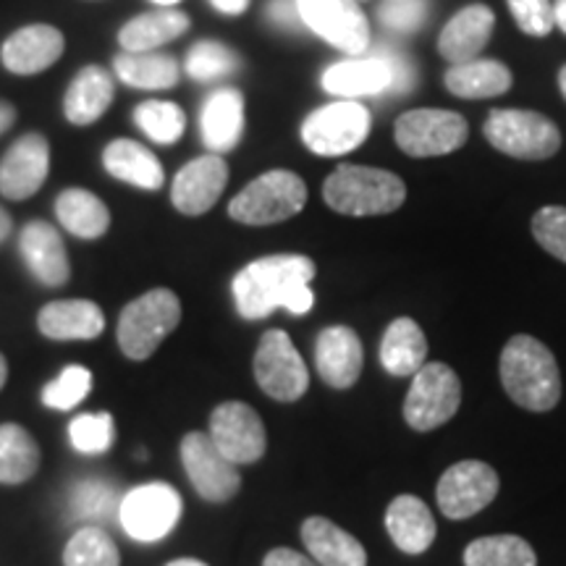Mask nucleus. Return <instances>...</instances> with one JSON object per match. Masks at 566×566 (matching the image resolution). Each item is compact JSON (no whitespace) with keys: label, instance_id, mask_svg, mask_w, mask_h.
Here are the masks:
<instances>
[{"label":"nucleus","instance_id":"obj_1","mask_svg":"<svg viewBox=\"0 0 566 566\" xmlns=\"http://www.w3.org/2000/svg\"><path fill=\"white\" fill-rule=\"evenodd\" d=\"M313 279L315 263L304 254L260 258L233 275V304L244 321H263L279 307L292 315H307L315 307L310 289Z\"/></svg>","mask_w":566,"mask_h":566},{"label":"nucleus","instance_id":"obj_2","mask_svg":"<svg viewBox=\"0 0 566 566\" xmlns=\"http://www.w3.org/2000/svg\"><path fill=\"white\" fill-rule=\"evenodd\" d=\"M501 384L514 405L530 412H548L562 399V373L554 352L527 334L512 336L501 352Z\"/></svg>","mask_w":566,"mask_h":566},{"label":"nucleus","instance_id":"obj_3","mask_svg":"<svg viewBox=\"0 0 566 566\" xmlns=\"http://www.w3.org/2000/svg\"><path fill=\"white\" fill-rule=\"evenodd\" d=\"M325 205L342 216H388L407 200L399 176L370 166H338L323 184Z\"/></svg>","mask_w":566,"mask_h":566},{"label":"nucleus","instance_id":"obj_4","mask_svg":"<svg viewBox=\"0 0 566 566\" xmlns=\"http://www.w3.org/2000/svg\"><path fill=\"white\" fill-rule=\"evenodd\" d=\"M181 321V302L171 289H153L126 304L118 317L116 338L134 363L150 359L155 349Z\"/></svg>","mask_w":566,"mask_h":566},{"label":"nucleus","instance_id":"obj_5","mask_svg":"<svg viewBox=\"0 0 566 566\" xmlns=\"http://www.w3.org/2000/svg\"><path fill=\"white\" fill-rule=\"evenodd\" d=\"M307 202V184L294 171H268L229 202V216L244 226H273L300 216Z\"/></svg>","mask_w":566,"mask_h":566},{"label":"nucleus","instance_id":"obj_6","mask_svg":"<svg viewBox=\"0 0 566 566\" xmlns=\"http://www.w3.org/2000/svg\"><path fill=\"white\" fill-rule=\"evenodd\" d=\"M483 134L495 150L520 160H548L562 147L558 126L535 111H491Z\"/></svg>","mask_w":566,"mask_h":566},{"label":"nucleus","instance_id":"obj_7","mask_svg":"<svg viewBox=\"0 0 566 566\" xmlns=\"http://www.w3.org/2000/svg\"><path fill=\"white\" fill-rule=\"evenodd\" d=\"M462 405V384L457 373L443 363H424L412 375L405 399V420L409 428L428 433L446 424Z\"/></svg>","mask_w":566,"mask_h":566},{"label":"nucleus","instance_id":"obj_8","mask_svg":"<svg viewBox=\"0 0 566 566\" xmlns=\"http://www.w3.org/2000/svg\"><path fill=\"white\" fill-rule=\"evenodd\" d=\"M396 145L409 158H438L459 150L470 137V124L454 111L417 108L396 118Z\"/></svg>","mask_w":566,"mask_h":566},{"label":"nucleus","instance_id":"obj_9","mask_svg":"<svg viewBox=\"0 0 566 566\" xmlns=\"http://www.w3.org/2000/svg\"><path fill=\"white\" fill-rule=\"evenodd\" d=\"M370 111L357 101L328 103L310 113L302 124V139L307 150L323 158H336L357 150L370 134Z\"/></svg>","mask_w":566,"mask_h":566},{"label":"nucleus","instance_id":"obj_10","mask_svg":"<svg viewBox=\"0 0 566 566\" xmlns=\"http://www.w3.org/2000/svg\"><path fill=\"white\" fill-rule=\"evenodd\" d=\"M118 520L132 541L158 543L179 525L181 495L166 483L137 485L122 499Z\"/></svg>","mask_w":566,"mask_h":566},{"label":"nucleus","instance_id":"obj_11","mask_svg":"<svg viewBox=\"0 0 566 566\" xmlns=\"http://www.w3.org/2000/svg\"><path fill=\"white\" fill-rule=\"evenodd\" d=\"M254 380L275 401H296L307 394L310 370L286 331H268L254 352Z\"/></svg>","mask_w":566,"mask_h":566},{"label":"nucleus","instance_id":"obj_12","mask_svg":"<svg viewBox=\"0 0 566 566\" xmlns=\"http://www.w3.org/2000/svg\"><path fill=\"white\" fill-rule=\"evenodd\" d=\"M307 30L349 55L370 48V21L354 0H296Z\"/></svg>","mask_w":566,"mask_h":566},{"label":"nucleus","instance_id":"obj_13","mask_svg":"<svg viewBox=\"0 0 566 566\" xmlns=\"http://www.w3.org/2000/svg\"><path fill=\"white\" fill-rule=\"evenodd\" d=\"M181 462L197 495L210 504H223L242 488L237 464L229 462L208 433H189L181 441Z\"/></svg>","mask_w":566,"mask_h":566},{"label":"nucleus","instance_id":"obj_14","mask_svg":"<svg viewBox=\"0 0 566 566\" xmlns=\"http://www.w3.org/2000/svg\"><path fill=\"white\" fill-rule=\"evenodd\" d=\"M438 506L449 520H470L499 495V475L478 459L451 464L438 480Z\"/></svg>","mask_w":566,"mask_h":566},{"label":"nucleus","instance_id":"obj_15","mask_svg":"<svg viewBox=\"0 0 566 566\" xmlns=\"http://www.w3.org/2000/svg\"><path fill=\"white\" fill-rule=\"evenodd\" d=\"M218 451L233 464L260 462L268 449L265 424L244 401H223L212 409L210 433Z\"/></svg>","mask_w":566,"mask_h":566},{"label":"nucleus","instance_id":"obj_16","mask_svg":"<svg viewBox=\"0 0 566 566\" xmlns=\"http://www.w3.org/2000/svg\"><path fill=\"white\" fill-rule=\"evenodd\" d=\"M51 147L42 134H24L0 160V195L6 200H30L48 179Z\"/></svg>","mask_w":566,"mask_h":566},{"label":"nucleus","instance_id":"obj_17","mask_svg":"<svg viewBox=\"0 0 566 566\" xmlns=\"http://www.w3.org/2000/svg\"><path fill=\"white\" fill-rule=\"evenodd\" d=\"M323 90L338 97V101L388 95V92H394V66L378 48L373 55H357V59L334 63L331 69H325Z\"/></svg>","mask_w":566,"mask_h":566},{"label":"nucleus","instance_id":"obj_18","mask_svg":"<svg viewBox=\"0 0 566 566\" xmlns=\"http://www.w3.org/2000/svg\"><path fill=\"white\" fill-rule=\"evenodd\" d=\"M229 184V166L221 155H202L176 174L171 187L174 208L184 216H202L221 200Z\"/></svg>","mask_w":566,"mask_h":566},{"label":"nucleus","instance_id":"obj_19","mask_svg":"<svg viewBox=\"0 0 566 566\" xmlns=\"http://www.w3.org/2000/svg\"><path fill=\"white\" fill-rule=\"evenodd\" d=\"M19 252L24 258L30 273L38 279L42 286L59 289L71 279V265L66 244H63L61 233L45 221H30L21 229Z\"/></svg>","mask_w":566,"mask_h":566},{"label":"nucleus","instance_id":"obj_20","mask_svg":"<svg viewBox=\"0 0 566 566\" xmlns=\"http://www.w3.org/2000/svg\"><path fill=\"white\" fill-rule=\"evenodd\" d=\"M365 352L359 336L346 325H331L315 342L317 375L331 388H352L363 373Z\"/></svg>","mask_w":566,"mask_h":566},{"label":"nucleus","instance_id":"obj_21","mask_svg":"<svg viewBox=\"0 0 566 566\" xmlns=\"http://www.w3.org/2000/svg\"><path fill=\"white\" fill-rule=\"evenodd\" d=\"M66 51V40L63 34L51 24H30L24 30L13 32L9 40L3 42V66L11 74L32 76L40 71L51 69L55 61Z\"/></svg>","mask_w":566,"mask_h":566},{"label":"nucleus","instance_id":"obj_22","mask_svg":"<svg viewBox=\"0 0 566 566\" xmlns=\"http://www.w3.org/2000/svg\"><path fill=\"white\" fill-rule=\"evenodd\" d=\"M495 27V13L488 9V6H467L454 17L449 19V24L441 30V38H438V53L443 55L446 61L454 63H467L475 61L483 53V48L491 42Z\"/></svg>","mask_w":566,"mask_h":566},{"label":"nucleus","instance_id":"obj_23","mask_svg":"<svg viewBox=\"0 0 566 566\" xmlns=\"http://www.w3.org/2000/svg\"><path fill=\"white\" fill-rule=\"evenodd\" d=\"M38 328L53 342H92L103 334L105 315L95 302L59 300L40 310Z\"/></svg>","mask_w":566,"mask_h":566},{"label":"nucleus","instance_id":"obj_24","mask_svg":"<svg viewBox=\"0 0 566 566\" xmlns=\"http://www.w3.org/2000/svg\"><path fill=\"white\" fill-rule=\"evenodd\" d=\"M200 129L205 145L212 153H231L244 134V97L233 87L216 90L205 101L200 113Z\"/></svg>","mask_w":566,"mask_h":566},{"label":"nucleus","instance_id":"obj_25","mask_svg":"<svg viewBox=\"0 0 566 566\" xmlns=\"http://www.w3.org/2000/svg\"><path fill=\"white\" fill-rule=\"evenodd\" d=\"M302 543L321 566H367L363 543L325 516L304 520Z\"/></svg>","mask_w":566,"mask_h":566},{"label":"nucleus","instance_id":"obj_26","mask_svg":"<svg viewBox=\"0 0 566 566\" xmlns=\"http://www.w3.org/2000/svg\"><path fill=\"white\" fill-rule=\"evenodd\" d=\"M386 530L405 554H424L436 541V520L417 495H396L386 509Z\"/></svg>","mask_w":566,"mask_h":566},{"label":"nucleus","instance_id":"obj_27","mask_svg":"<svg viewBox=\"0 0 566 566\" xmlns=\"http://www.w3.org/2000/svg\"><path fill=\"white\" fill-rule=\"evenodd\" d=\"M103 166L113 179L147 189V192H155L166 181L160 160L134 139H113L103 153Z\"/></svg>","mask_w":566,"mask_h":566},{"label":"nucleus","instance_id":"obj_28","mask_svg":"<svg viewBox=\"0 0 566 566\" xmlns=\"http://www.w3.org/2000/svg\"><path fill=\"white\" fill-rule=\"evenodd\" d=\"M446 90L462 101H488L512 90V71L501 61L475 59L467 63H454L443 76Z\"/></svg>","mask_w":566,"mask_h":566},{"label":"nucleus","instance_id":"obj_29","mask_svg":"<svg viewBox=\"0 0 566 566\" xmlns=\"http://www.w3.org/2000/svg\"><path fill=\"white\" fill-rule=\"evenodd\" d=\"M113 103V80L101 66H87L74 76L63 97V113L74 126H90L105 116Z\"/></svg>","mask_w":566,"mask_h":566},{"label":"nucleus","instance_id":"obj_30","mask_svg":"<svg viewBox=\"0 0 566 566\" xmlns=\"http://www.w3.org/2000/svg\"><path fill=\"white\" fill-rule=\"evenodd\" d=\"M192 21L184 11L176 9H158L150 13H142L134 17L129 24L122 27L118 32V42L126 53H147L158 51L160 45L181 38L184 32H189Z\"/></svg>","mask_w":566,"mask_h":566},{"label":"nucleus","instance_id":"obj_31","mask_svg":"<svg viewBox=\"0 0 566 566\" xmlns=\"http://www.w3.org/2000/svg\"><path fill=\"white\" fill-rule=\"evenodd\" d=\"M428 357V342H424L422 328L412 317H396L388 325L384 342H380V365L388 375L407 378L415 375L424 365Z\"/></svg>","mask_w":566,"mask_h":566},{"label":"nucleus","instance_id":"obj_32","mask_svg":"<svg viewBox=\"0 0 566 566\" xmlns=\"http://www.w3.org/2000/svg\"><path fill=\"white\" fill-rule=\"evenodd\" d=\"M116 76L134 90H171L179 84L181 66L174 55L160 51L122 53L113 61Z\"/></svg>","mask_w":566,"mask_h":566},{"label":"nucleus","instance_id":"obj_33","mask_svg":"<svg viewBox=\"0 0 566 566\" xmlns=\"http://www.w3.org/2000/svg\"><path fill=\"white\" fill-rule=\"evenodd\" d=\"M61 226L80 239H101L111 226V212L97 195L87 189H66L55 200Z\"/></svg>","mask_w":566,"mask_h":566},{"label":"nucleus","instance_id":"obj_34","mask_svg":"<svg viewBox=\"0 0 566 566\" xmlns=\"http://www.w3.org/2000/svg\"><path fill=\"white\" fill-rule=\"evenodd\" d=\"M40 470V446L17 422L0 424V483L21 485Z\"/></svg>","mask_w":566,"mask_h":566},{"label":"nucleus","instance_id":"obj_35","mask_svg":"<svg viewBox=\"0 0 566 566\" xmlns=\"http://www.w3.org/2000/svg\"><path fill=\"white\" fill-rule=\"evenodd\" d=\"M464 566H537V556L525 537L488 535L464 548Z\"/></svg>","mask_w":566,"mask_h":566},{"label":"nucleus","instance_id":"obj_36","mask_svg":"<svg viewBox=\"0 0 566 566\" xmlns=\"http://www.w3.org/2000/svg\"><path fill=\"white\" fill-rule=\"evenodd\" d=\"M118 506H122V499H118V491L108 483V480L90 478V480H80V483L71 488V495H69L71 520L82 522V525L108 522L111 516L118 512Z\"/></svg>","mask_w":566,"mask_h":566},{"label":"nucleus","instance_id":"obj_37","mask_svg":"<svg viewBox=\"0 0 566 566\" xmlns=\"http://www.w3.org/2000/svg\"><path fill=\"white\" fill-rule=\"evenodd\" d=\"M63 566H122V556L103 527L84 525L66 543Z\"/></svg>","mask_w":566,"mask_h":566},{"label":"nucleus","instance_id":"obj_38","mask_svg":"<svg viewBox=\"0 0 566 566\" xmlns=\"http://www.w3.org/2000/svg\"><path fill=\"white\" fill-rule=\"evenodd\" d=\"M134 124L147 139L158 142V145H174L187 129V116L176 103L147 101L134 111Z\"/></svg>","mask_w":566,"mask_h":566},{"label":"nucleus","instance_id":"obj_39","mask_svg":"<svg viewBox=\"0 0 566 566\" xmlns=\"http://www.w3.org/2000/svg\"><path fill=\"white\" fill-rule=\"evenodd\" d=\"M239 69V55L226 48L223 42L202 40L189 48L187 53V74L195 82H218L231 76Z\"/></svg>","mask_w":566,"mask_h":566},{"label":"nucleus","instance_id":"obj_40","mask_svg":"<svg viewBox=\"0 0 566 566\" xmlns=\"http://www.w3.org/2000/svg\"><path fill=\"white\" fill-rule=\"evenodd\" d=\"M92 391V373L82 365H69L66 370H61L55 378L42 388L40 399L48 409L55 412H69V409L80 407L87 394Z\"/></svg>","mask_w":566,"mask_h":566},{"label":"nucleus","instance_id":"obj_41","mask_svg":"<svg viewBox=\"0 0 566 566\" xmlns=\"http://www.w3.org/2000/svg\"><path fill=\"white\" fill-rule=\"evenodd\" d=\"M116 424L108 412H84L69 422V441L80 454L97 457L113 446Z\"/></svg>","mask_w":566,"mask_h":566},{"label":"nucleus","instance_id":"obj_42","mask_svg":"<svg viewBox=\"0 0 566 566\" xmlns=\"http://www.w3.org/2000/svg\"><path fill=\"white\" fill-rule=\"evenodd\" d=\"M533 237L556 260L566 263V208L546 205L533 216Z\"/></svg>","mask_w":566,"mask_h":566},{"label":"nucleus","instance_id":"obj_43","mask_svg":"<svg viewBox=\"0 0 566 566\" xmlns=\"http://www.w3.org/2000/svg\"><path fill=\"white\" fill-rule=\"evenodd\" d=\"M509 11L522 32L530 38H548L554 32V3L551 0H506Z\"/></svg>","mask_w":566,"mask_h":566},{"label":"nucleus","instance_id":"obj_44","mask_svg":"<svg viewBox=\"0 0 566 566\" xmlns=\"http://www.w3.org/2000/svg\"><path fill=\"white\" fill-rule=\"evenodd\" d=\"M424 13L428 9H424L422 0H386L380 6V21L396 34L415 32L424 21Z\"/></svg>","mask_w":566,"mask_h":566},{"label":"nucleus","instance_id":"obj_45","mask_svg":"<svg viewBox=\"0 0 566 566\" xmlns=\"http://www.w3.org/2000/svg\"><path fill=\"white\" fill-rule=\"evenodd\" d=\"M380 51L386 53V59L391 61L394 66V92L391 95H405V92H409L415 87V69L412 63H409V59L405 53H399L396 48H388L384 45Z\"/></svg>","mask_w":566,"mask_h":566},{"label":"nucleus","instance_id":"obj_46","mask_svg":"<svg viewBox=\"0 0 566 566\" xmlns=\"http://www.w3.org/2000/svg\"><path fill=\"white\" fill-rule=\"evenodd\" d=\"M268 19L281 30H300V27H304L296 0H271L268 3Z\"/></svg>","mask_w":566,"mask_h":566},{"label":"nucleus","instance_id":"obj_47","mask_svg":"<svg viewBox=\"0 0 566 566\" xmlns=\"http://www.w3.org/2000/svg\"><path fill=\"white\" fill-rule=\"evenodd\" d=\"M263 566H321L315 558H307L300 551L292 548H273L271 554L265 556Z\"/></svg>","mask_w":566,"mask_h":566},{"label":"nucleus","instance_id":"obj_48","mask_svg":"<svg viewBox=\"0 0 566 566\" xmlns=\"http://www.w3.org/2000/svg\"><path fill=\"white\" fill-rule=\"evenodd\" d=\"M210 6L226 17H242L250 9V0H210Z\"/></svg>","mask_w":566,"mask_h":566},{"label":"nucleus","instance_id":"obj_49","mask_svg":"<svg viewBox=\"0 0 566 566\" xmlns=\"http://www.w3.org/2000/svg\"><path fill=\"white\" fill-rule=\"evenodd\" d=\"M13 122H17V108H13L11 103L0 101V134L9 132L11 126H13Z\"/></svg>","mask_w":566,"mask_h":566},{"label":"nucleus","instance_id":"obj_50","mask_svg":"<svg viewBox=\"0 0 566 566\" xmlns=\"http://www.w3.org/2000/svg\"><path fill=\"white\" fill-rule=\"evenodd\" d=\"M554 21L558 30L566 34V0H554Z\"/></svg>","mask_w":566,"mask_h":566},{"label":"nucleus","instance_id":"obj_51","mask_svg":"<svg viewBox=\"0 0 566 566\" xmlns=\"http://www.w3.org/2000/svg\"><path fill=\"white\" fill-rule=\"evenodd\" d=\"M11 229H13L11 216H9V212H6L3 208H0V242H6V239H9Z\"/></svg>","mask_w":566,"mask_h":566},{"label":"nucleus","instance_id":"obj_52","mask_svg":"<svg viewBox=\"0 0 566 566\" xmlns=\"http://www.w3.org/2000/svg\"><path fill=\"white\" fill-rule=\"evenodd\" d=\"M166 566H208L205 562H197V558H176V562L166 564Z\"/></svg>","mask_w":566,"mask_h":566},{"label":"nucleus","instance_id":"obj_53","mask_svg":"<svg viewBox=\"0 0 566 566\" xmlns=\"http://www.w3.org/2000/svg\"><path fill=\"white\" fill-rule=\"evenodd\" d=\"M6 380H9V365H6V357L0 354V388L6 386Z\"/></svg>","mask_w":566,"mask_h":566},{"label":"nucleus","instance_id":"obj_54","mask_svg":"<svg viewBox=\"0 0 566 566\" xmlns=\"http://www.w3.org/2000/svg\"><path fill=\"white\" fill-rule=\"evenodd\" d=\"M558 90H562V95H564V101H566V66L558 71Z\"/></svg>","mask_w":566,"mask_h":566},{"label":"nucleus","instance_id":"obj_55","mask_svg":"<svg viewBox=\"0 0 566 566\" xmlns=\"http://www.w3.org/2000/svg\"><path fill=\"white\" fill-rule=\"evenodd\" d=\"M155 6H160V9H174L176 3H179V0H153Z\"/></svg>","mask_w":566,"mask_h":566}]
</instances>
